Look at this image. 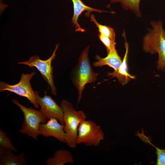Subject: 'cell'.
Listing matches in <instances>:
<instances>
[{"label": "cell", "mask_w": 165, "mask_h": 165, "mask_svg": "<svg viewBox=\"0 0 165 165\" xmlns=\"http://www.w3.org/2000/svg\"><path fill=\"white\" fill-rule=\"evenodd\" d=\"M150 24L152 29H148V32L143 39V49L146 52L157 53L159 70L165 69V31L160 20L152 21Z\"/></svg>", "instance_id": "6da1fadb"}, {"label": "cell", "mask_w": 165, "mask_h": 165, "mask_svg": "<svg viewBox=\"0 0 165 165\" xmlns=\"http://www.w3.org/2000/svg\"><path fill=\"white\" fill-rule=\"evenodd\" d=\"M90 46H87L81 53L73 72L72 82L78 91V104L82 98L85 85L97 81L99 75L93 71L89 58Z\"/></svg>", "instance_id": "7a4b0ae2"}, {"label": "cell", "mask_w": 165, "mask_h": 165, "mask_svg": "<svg viewBox=\"0 0 165 165\" xmlns=\"http://www.w3.org/2000/svg\"><path fill=\"white\" fill-rule=\"evenodd\" d=\"M61 106L64 113L66 143L70 148H75L79 127L81 122L86 119V116L83 111L75 110L72 104L67 100H62Z\"/></svg>", "instance_id": "3957f363"}, {"label": "cell", "mask_w": 165, "mask_h": 165, "mask_svg": "<svg viewBox=\"0 0 165 165\" xmlns=\"http://www.w3.org/2000/svg\"><path fill=\"white\" fill-rule=\"evenodd\" d=\"M13 104L17 106L21 110L24 115V120L19 131L22 134H26L37 140L40 135L39 127L41 123L46 122V118L39 111L32 107L27 108L20 104L17 100L12 99Z\"/></svg>", "instance_id": "277c9868"}, {"label": "cell", "mask_w": 165, "mask_h": 165, "mask_svg": "<svg viewBox=\"0 0 165 165\" xmlns=\"http://www.w3.org/2000/svg\"><path fill=\"white\" fill-rule=\"evenodd\" d=\"M35 74V72L29 74L22 73L20 82L14 85H10L4 82L0 81V92L8 91L26 97L36 108H38L39 105L36 98L35 92L32 89L30 82Z\"/></svg>", "instance_id": "5b68a950"}, {"label": "cell", "mask_w": 165, "mask_h": 165, "mask_svg": "<svg viewBox=\"0 0 165 165\" xmlns=\"http://www.w3.org/2000/svg\"><path fill=\"white\" fill-rule=\"evenodd\" d=\"M104 135L100 126L93 121L85 119L79 127L76 143H83L88 146H98L103 140Z\"/></svg>", "instance_id": "8992f818"}, {"label": "cell", "mask_w": 165, "mask_h": 165, "mask_svg": "<svg viewBox=\"0 0 165 165\" xmlns=\"http://www.w3.org/2000/svg\"><path fill=\"white\" fill-rule=\"evenodd\" d=\"M59 44L58 43L56 45L52 54L47 60H42L38 55H34L31 57L27 61L18 62V64L28 65L31 68L34 67L36 68L50 86L51 94L56 96H57L56 88L54 84L53 75V67L51 65V63L55 58L56 52L58 48Z\"/></svg>", "instance_id": "52a82bcc"}, {"label": "cell", "mask_w": 165, "mask_h": 165, "mask_svg": "<svg viewBox=\"0 0 165 165\" xmlns=\"http://www.w3.org/2000/svg\"><path fill=\"white\" fill-rule=\"evenodd\" d=\"M36 98L40 106V111L47 119L51 118L57 119L62 124H64V113L61 107L59 106L52 98L46 93L42 97L38 92L35 91Z\"/></svg>", "instance_id": "ba28073f"}, {"label": "cell", "mask_w": 165, "mask_h": 165, "mask_svg": "<svg viewBox=\"0 0 165 165\" xmlns=\"http://www.w3.org/2000/svg\"><path fill=\"white\" fill-rule=\"evenodd\" d=\"M55 118H51L46 123H41L39 127L40 135L45 137H53L61 142L66 143L64 124L59 123Z\"/></svg>", "instance_id": "9c48e42d"}, {"label": "cell", "mask_w": 165, "mask_h": 165, "mask_svg": "<svg viewBox=\"0 0 165 165\" xmlns=\"http://www.w3.org/2000/svg\"><path fill=\"white\" fill-rule=\"evenodd\" d=\"M72 2L73 6V14L72 19V23L75 26V31L83 32L85 30L81 27L78 22L79 16L84 11H87V16H89L91 12H95L101 13L102 12H110L114 13L113 12H108L94 8L86 5L82 0H71Z\"/></svg>", "instance_id": "30bf717a"}, {"label": "cell", "mask_w": 165, "mask_h": 165, "mask_svg": "<svg viewBox=\"0 0 165 165\" xmlns=\"http://www.w3.org/2000/svg\"><path fill=\"white\" fill-rule=\"evenodd\" d=\"M122 35L125 39L126 52L121 65L117 71H114L112 72H108L107 75L111 76L112 78H116L119 82L124 85L127 84L131 79H134L135 77L130 75L128 72L127 57L129 44L126 41V35L124 31H123Z\"/></svg>", "instance_id": "8fae6325"}, {"label": "cell", "mask_w": 165, "mask_h": 165, "mask_svg": "<svg viewBox=\"0 0 165 165\" xmlns=\"http://www.w3.org/2000/svg\"><path fill=\"white\" fill-rule=\"evenodd\" d=\"M97 61L94 62L93 65L95 67H101L104 65H108L113 68L114 71H117L120 67L122 61L116 49L107 53V56L104 58L99 55L95 57Z\"/></svg>", "instance_id": "7c38bea8"}, {"label": "cell", "mask_w": 165, "mask_h": 165, "mask_svg": "<svg viewBox=\"0 0 165 165\" xmlns=\"http://www.w3.org/2000/svg\"><path fill=\"white\" fill-rule=\"evenodd\" d=\"M26 164L24 152L18 156L13 153L12 151L0 147V165H25Z\"/></svg>", "instance_id": "4fadbf2b"}, {"label": "cell", "mask_w": 165, "mask_h": 165, "mask_svg": "<svg viewBox=\"0 0 165 165\" xmlns=\"http://www.w3.org/2000/svg\"><path fill=\"white\" fill-rule=\"evenodd\" d=\"M74 160L71 152L65 149L57 151L52 157L47 159L46 165H63L67 163H73Z\"/></svg>", "instance_id": "5bb4252c"}, {"label": "cell", "mask_w": 165, "mask_h": 165, "mask_svg": "<svg viewBox=\"0 0 165 165\" xmlns=\"http://www.w3.org/2000/svg\"><path fill=\"white\" fill-rule=\"evenodd\" d=\"M141 0H110V3H120L123 8L126 10H130L134 12L138 17L141 16L142 14L140 9Z\"/></svg>", "instance_id": "9a60e30c"}, {"label": "cell", "mask_w": 165, "mask_h": 165, "mask_svg": "<svg viewBox=\"0 0 165 165\" xmlns=\"http://www.w3.org/2000/svg\"><path fill=\"white\" fill-rule=\"evenodd\" d=\"M90 21L93 22L98 29L99 33L103 35L108 37L113 41L115 42L116 35L113 28L109 26L103 25L99 24L96 20L95 16L91 14Z\"/></svg>", "instance_id": "2e32d148"}, {"label": "cell", "mask_w": 165, "mask_h": 165, "mask_svg": "<svg viewBox=\"0 0 165 165\" xmlns=\"http://www.w3.org/2000/svg\"><path fill=\"white\" fill-rule=\"evenodd\" d=\"M137 135L144 141L154 146L156 149L157 156L156 165H165V148L162 149L156 147L151 143L148 140V138L143 134L138 133Z\"/></svg>", "instance_id": "e0dca14e"}, {"label": "cell", "mask_w": 165, "mask_h": 165, "mask_svg": "<svg viewBox=\"0 0 165 165\" xmlns=\"http://www.w3.org/2000/svg\"><path fill=\"white\" fill-rule=\"evenodd\" d=\"M0 146L5 149L17 152L10 138L6 132L0 130Z\"/></svg>", "instance_id": "ac0fdd59"}, {"label": "cell", "mask_w": 165, "mask_h": 165, "mask_svg": "<svg viewBox=\"0 0 165 165\" xmlns=\"http://www.w3.org/2000/svg\"><path fill=\"white\" fill-rule=\"evenodd\" d=\"M98 36L100 40L105 46L107 53L112 50L116 49V43L115 42L113 41L109 37L103 35L100 33H99Z\"/></svg>", "instance_id": "d6986e66"}]
</instances>
